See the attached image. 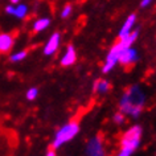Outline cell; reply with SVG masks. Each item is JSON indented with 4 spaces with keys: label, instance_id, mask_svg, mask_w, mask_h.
I'll return each mask as SVG.
<instances>
[{
    "label": "cell",
    "instance_id": "2e32d148",
    "mask_svg": "<svg viewBox=\"0 0 156 156\" xmlns=\"http://www.w3.org/2000/svg\"><path fill=\"white\" fill-rule=\"evenodd\" d=\"M114 122L116 123V124H123L124 122H126V115L123 114V112H118V114H115L114 115Z\"/></svg>",
    "mask_w": 156,
    "mask_h": 156
},
{
    "label": "cell",
    "instance_id": "9a60e30c",
    "mask_svg": "<svg viewBox=\"0 0 156 156\" xmlns=\"http://www.w3.org/2000/svg\"><path fill=\"white\" fill-rule=\"evenodd\" d=\"M72 12H73L72 5H70V4H66L64 8H62V11H61V17H62V19H68L70 15H72Z\"/></svg>",
    "mask_w": 156,
    "mask_h": 156
},
{
    "label": "cell",
    "instance_id": "3957f363",
    "mask_svg": "<svg viewBox=\"0 0 156 156\" xmlns=\"http://www.w3.org/2000/svg\"><path fill=\"white\" fill-rule=\"evenodd\" d=\"M142 127L140 126H132L122 135L120 139V147L130 148V150L135 151L136 148L140 146V140H142Z\"/></svg>",
    "mask_w": 156,
    "mask_h": 156
},
{
    "label": "cell",
    "instance_id": "ba28073f",
    "mask_svg": "<svg viewBox=\"0 0 156 156\" xmlns=\"http://www.w3.org/2000/svg\"><path fill=\"white\" fill-rule=\"evenodd\" d=\"M77 60V52H76V48L73 45H69L66 48V52L65 54L61 57V65L64 68H68V66H72L74 65V62Z\"/></svg>",
    "mask_w": 156,
    "mask_h": 156
},
{
    "label": "cell",
    "instance_id": "6da1fadb",
    "mask_svg": "<svg viewBox=\"0 0 156 156\" xmlns=\"http://www.w3.org/2000/svg\"><path fill=\"white\" fill-rule=\"evenodd\" d=\"M144 103H146V95L139 86H131L124 93L119 102L120 112L124 115H130L132 118H138L142 114Z\"/></svg>",
    "mask_w": 156,
    "mask_h": 156
},
{
    "label": "cell",
    "instance_id": "4fadbf2b",
    "mask_svg": "<svg viewBox=\"0 0 156 156\" xmlns=\"http://www.w3.org/2000/svg\"><path fill=\"white\" fill-rule=\"evenodd\" d=\"M27 54H28V52L27 50H21V52H16L13 54H11L9 56V61L11 62H20L23 61L24 58L27 57Z\"/></svg>",
    "mask_w": 156,
    "mask_h": 156
},
{
    "label": "cell",
    "instance_id": "e0dca14e",
    "mask_svg": "<svg viewBox=\"0 0 156 156\" xmlns=\"http://www.w3.org/2000/svg\"><path fill=\"white\" fill-rule=\"evenodd\" d=\"M132 150H130V148H124V147H120V150L119 152L116 154L115 156H131L132 155Z\"/></svg>",
    "mask_w": 156,
    "mask_h": 156
},
{
    "label": "cell",
    "instance_id": "ffe728a7",
    "mask_svg": "<svg viewBox=\"0 0 156 156\" xmlns=\"http://www.w3.org/2000/svg\"><path fill=\"white\" fill-rule=\"evenodd\" d=\"M19 2H20V0H11V3H12V4H17Z\"/></svg>",
    "mask_w": 156,
    "mask_h": 156
},
{
    "label": "cell",
    "instance_id": "d6986e66",
    "mask_svg": "<svg viewBox=\"0 0 156 156\" xmlns=\"http://www.w3.org/2000/svg\"><path fill=\"white\" fill-rule=\"evenodd\" d=\"M46 156H56V152H54V150H50V151H48Z\"/></svg>",
    "mask_w": 156,
    "mask_h": 156
},
{
    "label": "cell",
    "instance_id": "7a4b0ae2",
    "mask_svg": "<svg viewBox=\"0 0 156 156\" xmlns=\"http://www.w3.org/2000/svg\"><path fill=\"white\" fill-rule=\"evenodd\" d=\"M78 132H80V124H78L77 120H72V122L66 123L65 126H62L60 130L56 132V135H54V139L52 143L53 150H57L62 144L73 140L78 135Z\"/></svg>",
    "mask_w": 156,
    "mask_h": 156
},
{
    "label": "cell",
    "instance_id": "30bf717a",
    "mask_svg": "<svg viewBox=\"0 0 156 156\" xmlns=\"http://www.w3.org/2000/svg\"><path fill=\"white\" fill-rule=\"evenodd\" d=\"M13 45V36L9 33H0V52L5 53L12 48Z\"/></svg>",
    "mask_w": 156,
    "mask_h": 156
},
{
    "label": "cell",
    "instance_id": "ac0fdd59",
    "mask_svg": "<svg viewBox=\"0 0 156 156\" xmlns=\"http://www.w3.org/2000/svg\"><path fill=\"white\" fill-rule=\"evenodd\" d=\"M152 2H154V0H142V2H140V7H142V8H146V7L150 5Z\"/></svg>",
    "mask_w": 156,
    "mask_h": 156
},
{
    "label": "cell",
    "instance_id": "8fae6325",
    "mask_svg": "<svg viewBox=\"0 0 156 156\" xmlns=\"http://www.w3.org/2000/svg\"><path fill=\"white\" fill-rule=\"evenodd\" d=\"M108 90H110V83L106 80H97L93 86V91L97 94H106Z\"/></svg>",
    "mask_w": 156,
    "mask_h": 156
},
{
    "label": "cell",
    "instance_id": "52a82bcc",
    "mask_svg": "<svg viewBox=\"0 0 156 156\" xmlns=\"http://www.w3.org/2000/svg\"><path fill=\"white\" fill-rule=\"evenodd\" d=\"M135 21H136V15L135 13H131L130 16L126 19V21H124V24L122 25V28L119 30V34H118V38H124L126 36H128L131 32H132V28H134L135 25Z\"/></svg>",
    "mask_w": 156,
    "mask_h": 156
},
{
    "label": "cell",
    "instance_id": "5b68a950",
    "mask_svg": "<svg viewBox=\"0 0 156 156\" xmlns=\"http://www.w3.org/2000/svg\"><path fill=\"white\" fill-rule=\"evenodd\" d=\"M136 61H138V52H136L134 48H131V46L124 49L123 52L119 54V58H118V62L123 66L134 65Z\"/></svg>",
    "mask_w": 156,
    "mask_h": 156
},
{
    "label": "cell",
    "instance_id": "7c38bea8",
    "mask_svg": "<svg viewBox=\"0 0 156 156\" xmlns=\"http://www.w3.org/2000/svg\"><path fill=\"white\" fill-rule=\"evenodd\" d=\"M50 25V20L48 17H42V19H38L33 23V32H41V30H45Z\"/></svg>",
    "mask_w": 156,
    "mask_h": 156
},
{
    "label": "cell",
    "instance_id": "277c9868",
    "mask_svg": "<svg viewBox=\"0 0 156 156\" xmlns=\"http://www.w3.org/2000/svg\"><path fill=\"white\" fill-rule=\"evenodd\" d=\"M87 156H106V150H105L103 139L101 135H97L87 142L86 146Z\"/></svg>",
    "mask_w": 156,
    "mask_h": 156
},
{
    "label": "cell",
    "instance_id": "9c48e42d",
    "mask_svg": "<svg viewBox=\"0 0 156 156\" xmlns=\"http://www.w3.org/2000/svg\"><path fill=\"white\" fill-rule=\"evenodd\" d=\"M7 13L9 15H13L16 19H24L27 16V13H28V7L25 4H17L16 7L15 5H8L5 8Z\"/></svg>",
    "mask_w": 156,
    "mask_h": 156
},
{
    "label": "cell",
    "instance_id": "5bb4252c",
    "mask_svg": "<svg viewBox=\"0 0 156 156\" xmlns=\"http://www.w3.org/2000/svg\"><path fill=\"white\" fill-rule=\"evenodd\" d=\"M37 95H38V90L36 87H30L28 91H27V99L28 101H33V99H36L37 98Z\"/></svg>",
    "mask_w": 156,
    "mask_h": 156
},
{
    "label": "cell",
    "instance_id": "8992f818",
    "mask_svg": "<svg viewBox=\"0 0 156 156\" xmlns=\"http://www.w3.org/2000/svg\"><path fill=\"white\" fill-rule=\"evenodd\" d=\"M60 41H61V34L60 33H53L49 37V40L46 41V44L44 46V54L45 56H52L57 52L58 46H60Z\"/></svg>",
    "mask_w": 156,
    "mask_h": 156
}]
</instances>
